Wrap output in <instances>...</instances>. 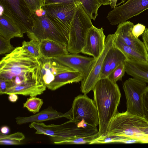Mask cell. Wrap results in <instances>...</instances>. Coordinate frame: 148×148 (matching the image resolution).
I'll return each instance as SVG.
<instances>
[{
  "label": "cell",
  "mask_w": 148,
  "mask_h": 148,
  "mask_svg": "<svg viewBox=\"0 0 148 148\" xmlns=\"http://www.w3.org/2000/svg\"><path fill=\"white\" fill-rule=\"evenodd\" d=\"M39 70L38 59L22 47H18L1 60L0 79L9 82L8 88L32 83L41 84Z\"/></svg>",
  "instance_id": "1"
},
{
  "label": "cell",
  "mask_w": 148,
  "mask_h": 148,
  "mask_svg": "<svg viewBox=\"0 0 148 148\" xmlns=\"http://www.w3.org/2000/svg\"><path fill=\"white\" fill-rule=\"evenodd\" d=\"M92 90L98 114V137L106 135L112 120L117 113L121 93L117 84L108 77L99 79Z\"/></svg>",
  "instance_id": "2"
},
{
  "label": "cell",
  "mask_w": 148,
  "mask_h": 148,
  "mask_svg": "<svg viewBox=\"0 0 148 148\" xmlns=\"http://www.w3.org/2000/svg\"><path fill=\"white\" fill-rule=\"evenodd\" d=\"M148 128V121L144 117L130 114L126 111L117 112L112 120L106 135L119 136V143L136 139L139 143H148V136L145 133Z\"/></svg>",
  "instance_id": "3"
},
{
  "label": "cell",
  "mask_w": 148,
  "mask_h": 148,
  "mask_svg": "<svg viewBox=\"0 0 148 148\" xmlns=\"http://www.w3.org/2000/svg\"><path fill=\"white\" fill-rule=\"evenodd\" d=\"M32 16L34 26L27 33L30 40L40 42L49 39L67 46L69 34L49 19L42 7L35 11Z\"/></svg>",
  "instance_id": "4"
},
{
  "label": "cell",
  "mask_w": 148,
  "mask_h": 148,
  "mask_svg": "<svg viewBox=\"0 0 148 148\" xmlns=\"http://www.w3.org/2000/svg\"><path fill=\"white\" fill-rule=\"evenodd\" d=\"M82 6L77 10L71 23L67 49L70 53L81 52L84 46L88 32L93 25L91 20Z\"/></svg>",
  "instance_id": "5"
},
{
  "label": "cell",
  "mask_w": 148,
  "mask_h": 148,
  "mask_svg": "<svg viewBox=\"0 0 148 148\" xmlns=\"http://www.w3.org/2000/svg\"><path fill=\"white\" fill-rule=\"evenodd\" d=\"M1 10L10 17L22 33L31 31L34 26L33 14L25 0H0Z\"/></svg>",
  "instance_id": "6"
},
{
  "label": "cell",
  "mask_w": 148,
  "mask_h": 148,
  "mask_svg": "<svg viewBox=\"0 0 148 148\" xmlns=\"http://www.w3.org/2000/svg\"><path fill=\"white\" fill-rule=\"evenodd\" d=\"M146 83L134 78H129L123 84L126 100V111L144 117L143 96L147 87Z\"/></svg>",
  "instance_id": "7"
},
{
  "label": "cell",
  "mask_w": 148,
  "mask_h": 148,
  "mask_svg": "<svg viewBox=\"0 0 148 148\" xmlns=\"http://www.w3.org/2000/svg\"><path fill=\"white\" fill-rule=\"evenodd\" d=\"M82 5L66 3L45 5L42 7L49 19L69 35L70 28L75 13Z\"/></svg>",
  "instance_id": "8"
},
{
  "label": "cell",
  "mask_w": 148,
  "mask_h": 148,
  "mask_svg": "<svg viewBox=\"0 0 148 148\" xmlns=\"http://www.w3.org/2000/svg\"><path fill=\"white\" fill-rule=\"evenodd\" d=\"M71 110L72 119L74 121H84L93 126L99 125L98 114L95 104L86 94L80 95L75 98Z\"/></svg>",
  "instance_id": "9"
},
{
  "label": "cell",
  "mask_w": 148,
  "mask_h": 148,
  "mask_svg": "<svg viewBox=\"0 0 148 148\" xmlns=\"http://www.w3.org/2000/svg\"><path fill=\"white\" fill-rule=\"evenodd\" d=\"M116 34H109L106 38L104 48L100 55L91 64L87 74L81 81V91L86 95L92 90L100 79L104 58L108 51L113 44Z\"/></svg>",
  "instance_id": "10"
},
{
  "label": "cell",
  "mask_w": 148,
  "mask_h": 148,
  "mask_svg": "<svg viewBox=\"0 0 148 148\" xmlns=\"http://www.w3.org/2000/svg\"><path fill=\"white\" fill-rule=\"evenodd\" d=\"M147 9L148 0H128L109 12L107 18L111 25H116L126 21Z\"/></svg>",
  "instance_id": "11"
},
{
  "label": "cell",
  "mask_w": 148,
  "mask_h": 148,
  "mask_svg": "<svg viewBox=\"0 0 148 148\" xmlns=\"http://www.w3.org/2000/svg\"><path fill=\"white\" fill-rule=\"evenodd\" d=\"M38 59L40 63V82L46 87L52 83L60 74L75 71L61 64L54 58H46L41 56Z\"/></svg>",
  "instance_id": "12"
},
{
  "label": "cell",
  "mask_w": 148,
  "mask_h": 148,
  "mask_svg": "<svg viewBox=\"0 0 148 148\" xmlns=\"http://www.w3.org/2000/svg\"><path fill=\"white\" fill-rule=\"evenodd\" d=\"M102 27L97 28L93 25L89 29L86 37L85 44L81 52L96 59L103 51L106 36Z\"/></svg>",
  "instance_id": "13"
},
{
  "label": "cell",
  "mask_w": 148,
  "mask_h": 148,
  "mask_svg": "<svg viewBox=\"0 0 148 148\" xmlns=\"http://www.w3.org/2000/svg\"><path fill=\"white\" fill-rule=\"evenodd\" d=\"M134 25V24L129 21L123 22L119 24L115 33L126 45L147 56L144 42L134 36L132 32Z\"/></svg>",
  "instance_id": "14"
},
{
  "label": "cell",
  "mask_w": 148,
  "mask_h": 148,
  "mask_svg": "<svg viewBox=\"0 0 148 148\" xmlns=\"http://www.w3.org/2000/svg\"><path fill=\"white\" fill-rule=\"evenodd\" d=\"M54 58L63 65L81 73L84 77L88 73L91 64L95 59L93 57L70 53Z\"/></svg>",
  "instance_id": "15"
},
{
  "label": "cell",
  "mask_w": 148,
  "mask_h": 148,
  "mask_svg": "<svg viewBox=\"0 0 148 148\" xmlns=\"http://www.w3.org/2000/svg\"><path fill=\"white\" fill-rule=\"evenodd\" d=\"M64 117L69 120L72 119L71 109L66 112L63 113L49 106L34 115L28 117L18 116L15 119L16 124L20 125L32 122H42Z\"/></svg>",
  "instance_id": "16"
},
{
  "label": "cell",
  "mask_w": 148,
  "mask_h": 148,
  "mask_svg": "<svg viewBox=\"0 0 148 148\" xmlns=\"http://www.w3.org/2000/svg\"><path fill=\"white\" fill-rule=\"evenodd\" d=\"M127 59L122 52L113 44L104 58L99 79L107 77L117 67L125 63Z\"/></svg>",
  "instance_id": "17"
},
{
  "label": "cell",
  "mask_w": 148,
  "mask_h": 148,
  "mask_svg": "<svg viewBox=\"0 0 148 148\" xmlns=\"http://www.w3.org/2000/svg\"><path fill=\"white\" fill-rule=\"evenodd\" d=\"M125 72L133 78L148 83V62H143L127 59L125 62Z\"/></svg>",
  "instance_id": "18"
},
{
  "label": "cell",
  "mask_w": 148,
  "mask_h": 148,
  "mask_svg": "<svg viewBox=\"0 0 148 148\" xmlns=\"http://www.w3.org/2000/svg\"><path fill=\"white\" fill-rule=\"evenodd\" d=\"M39 45L41 56L46 58H54L69 53L67 46L49 39L42 40Z\"/></svg>",
  "instance_id": "19"
},
{
  "label": "cell",
  "mask_w": 148,
  "mask_h": 148,
  "mask_svg": "<svg viewBox=\"0 0 148 148\" xmlns=\"http://www.w3.org/2000/svg\"><path fill=\"white\" fill-rule=\"evenodd\" d=\"M0 35L8 40L16 37H23L21 31L8 16L0 11Z\"/></svg>",
  "instance_id": "20"
},
{
  "label": "cell",
  "mask_w": 148,
  "mask_h": 148,
  "mask_svg": "<svg viewBox=\"0 0 148 148\" xmlns=\"http://www.w3.org/2000/svg\"><path fill=\"white\" fill-rule=\"evenodd\" d=\"M47 87L40 83H32L21 86H13L8 88L4 94L12 93L25 96H36L43 93Z\"/></svg>",
  "instance_id": "21"
},
{
  "label": "cell",
  "mask_w": 148,
  "mask_h": 148,
  "mask_svg": "<svg viewBox=\"0 0 148 148\" xmlns=\"http://www.w3.org/2000/svg\"><path fill=\"white\" fill-rule=\"evenodd\" d=\"M84 77L83 74L77 71L62 72L59 74L47 88L51 90H55L67 84L81 81Z\"/></svg>",
  "instance_id": "22"
},
{
  "label": "cell",
  "mask_w": 148,
  "mask_h": 148,
  "mask_svg": "<svg viewBox=\"0 0 148 148\" xmlns=\"http://www.w3.org/2000/svg\"><path fill=\"white\" fill-rule=\"evenodd\" d=\"M113 44L122 52L127 59L139 62H148L147 56L126 45L116 34Z\"/></svg>",
  "instance_id": "23"
},
{
  "label": "cell",
  "mask_w": 148,
  "mask_h": 148,
  "mask_svg": "<svg viewBox=\"0 0 148 148\" xmlns=\"http://www.w3.org/2000/svg\"><path fill=\"white\" fill-rule=\"evenodd\" d=\"M82 7L92 19L95 21L98 16V10L102 5L98 0H79Z\"/></svg>",
  "instance_id": "24"
},
{
  "label": "cell",
  "mask_w": 148,
  "mask_h": 148,
  "mask_svg": "<svg viewBox=\"0 0 148 148\" xmlns=\"http://www.w3.org/2000/svg\"><path fill=\"white\" fill-rule=\"evenodd\" d=\"M43 103V100L41 99L36 96L30 97L23 103V107L26 108L29 112L36 114L39 112Z\"/></svg>",
  "instance_id": "25"
},
{
  "label": "cell",
  "mask_w": 148,
  "mask_h": 148,
  "mask_svg": "<svg viewBox=\"0 0 148 148\" xmlns=\"http://www.w3.org/2000/svg\"><path fill=\"white\" fill-rule=\"evenodd\" d=\"M21 47L37 59L41 56L39 42L37 41L30 40L29 41H26L24 40L22 42Z\"/></svg>",
  "instance_id": "26"
},
{
  "label": "cell",
  "mask_w": 148,
  "mask_h": 148,
  "mask_svg": "<svg viewBox=\"0 0 148 148\" xmlns=\"http://www.w3.org/2000/svg\"><path fill=\"white\" fill-rule=\"evenodd\" d=\"M98 137V133L90 136L75 137L67 140L60 142L57 144H86L90 143Z\"/></svg>",
  "instance_id": "27"
},
{
  "label": "cell",
  "mask_w": 148,
  "mask_h": 148,
  "mask_svg": "<svg viewBox=\"0 0 148 148\" xmlns=\"http://www.w3.org/2000/svg\"><path fill=\"white\" fill-rule=\"evenodd\" d=\"M125 72V63H122L114 69L107 77L114 83L119 80H121Z\"/></svg>",
  "instance_id": "28"
},
{
  "label": "cell",
  "mask_w": 148,
  "mask_h": 148,
  "mask_svg": "<svg viewBox=\"0 0 148 148\" xmlns=\"http://www.w3.org/2000/svg\"><path fill=\"white\" fill-rule=\"evenodd\" d=\"M119 140V137L117 136L102 135L93 140L89 144L118 143Z\"/></svg>",
  "instance_id": "29"
},
{
  "label": "cell",
  "mask_w": 148,
  "mask_h": 148,
  "mask_svg": "<svg viewBox=\"0 0 148 148\" xmlns=\"http://www.w3.org/2000/svg\"><path fill=\"white\" fill-rule=\"evenodd\" d=\"M10 40L0 35V54L10 53L15 48L11 44Z\"/></svg>",
  "instance_id": "30"
},
{
  "label": "cell",
  "mask_w": 148,
  "mask_h": 148,
  "mask_svg": "<svg viewBox=\"0 0 148 148\" xmlns=\"http://www.w3.org/2000/svg\"><path fill=\"white\" fill-rule=\"evenodd\" d=\"M32 14L36 10L41 8L44 5V0H25Z\"/></svg>",
  "instance_id": "31"
},
{
  "label": "cell",
  "mask_w": 148,
  "mask_h": 148,
  "mask_svg": "<svg viewBox=\"0 0 148 148\" xmlns=\"http://www.w3.org/2000/svg\"><path fill=\"white\" fill-rule=\"evenodd\" d=\"M25 137L24 135L22 132H17L9 135H4L1 133L0 134V139H10L21 141L24 139Z\"/></svg>",
  "instance_id": "32"
},
{
  "label": "cell",
  "mask_w": 148,
  "mask_h": 148,
  "mask_svg": "<svg viewBox=\"0 0 148 148\" xmlns=\"http://www.w3.org/2000/svg\"><path fill=\"white\" fill-rule=\"evenodd\" d=\"M44 2L43 5L51 4L66 3H75L82 5L79 0H44Z\"/></svg>",
  "instance_id": "33"
},
{
  "label": "cell",
  "mask_w": 148,
  "mask_h": 148,
  "mask_svg": "<svg viewBox=\"0 0 148 148\" xmlns=\"http://www.w3.org/2000/svg\"><path fill=\"white\" fill-rule=\"evenodd\" d=\"M145 28L144 25L138 23L134 25L132 29V32L134 36L138 38L143 34Z\"/></svg>",
  "instance_id": "34"
},
{
  "label": "cell",
  "mask_w": 148,
  "mask_h": 148,
  "mask_svg": "<svg viewBox=\"0 0 148 148\" xmlns=\"http://www.w3.org/2000/svg\"><path fill=\"white\" fill-rule=\"evenodd\" d=\"M143 104L144 117L148 121V86H147L143 94Z\"/></svg>",
  "instance_id": "35"
},
{
  "label": "cell",
  "mask_w": 148,
  "mask_h": 148,
  "mask_svg": "<svg viewBox=\"0 0 148 148\" xmlns=\"http://www.w3.org/2000/svg\"><path fill=\"white\" fill-rule=\"evenodd\" d=\"M21 141L10 139H0L1 145H18L22 144Z\"/></svg>",
  "instance_id": "36"
},
{
  "label": "cell",
  "mask_w": 148,
  "mask_h": 148,
  "mask_svg": "<svg viewBox=\"0 0 148 148\" xmlns=\"http://www.w3.org/2000/svg\"><path fill=\"white\" fill-rule=\"evenodd\" d=\"M9 85V82L7 81L0 79V94H3Z\"/></svg>",
  "instance_id": "37"
},
{
  "label": "cell",
  "mask_w": 148,
  "mask_h": 148,
  "mask_svg": "<svg viewBox=\"0 0 148 148\" xmlns=\"http://www.w3.org/2000/svg\"><path fill=\"white\" fill-rule=\"evenodd\" d=\"M142 37L146 47L148 58V29L147 28H145L144 33L142 35Z\"/></svg>",
  "instance_id": "38"
},
{
  "label": "cell",
  "mask_w": 148,
  "mask_h": 148,
  "mask_svg": "<svg viewBox=\"0 0 148 148\" xmlns=\"http://www.w3.org/2000/svg\"><path fill=\"white\" fill-rule=\"evenodd\" d=\"M126 0H110V5L111 8H114L122 3H124Z\"/></svg>",
  "instance_id": "39"
},
{
  "label": "cell",
  "mask_w": 148,
  "mask_h": 148,
  "mask_svg": "<svg viewBox=\"0 0 148 148\" xmlns=\"http://www.w3.org/2000/svg\"><path fill=\"white\" fill-rule=\"evenodd\" d=\"M17 95L15 93H12L9 95L8 99L12 102H16L18 99Z\"/></svg>",
  "instance_id": "40"
},
{
  "label": "cell",
  "mask_w": 148,
  "mask_h": 148,
  "mask_svg": "<svg viewBox=\"0 0 148 148\" xmlns=\"http://www.w3.org/2000/svg\"><path fill=\"white\" fill-rule=\"evenodd\" d=\"M9 128L7 126H4L1 128V134L4 135H7L10 132Z\"/></svg>",
  "instance_id": "41"
},
{
  "label": "cell",
  "mask_w": 148,
  "mask_h": 148,
  "mask_svg": "<svg viewBox=\"0 0 148 148\" xmlns=\"http://www.w3.org/2000/svg\"><path fill=\"white\" fill-rule=\"evenodd\" d=\"M98 1L102 5H105L110 4V0H98Z\"/></svg>",
  "instance_id": "42"
},
{
  "label": "cell",
  "mask_w": 148,
  "mask_h": 148,
  "mask_svg": "<svg viewBox=\"0 0 148 148\" xmlns=\"http://www.w3.org/2000/svg\"><path fill=\"white\" fill-rule=\"evenodd\" d=\"M145 133L148 136V128L145 132Z\"/></svg>",
  "instance_id": "43"
}]
</instances>
